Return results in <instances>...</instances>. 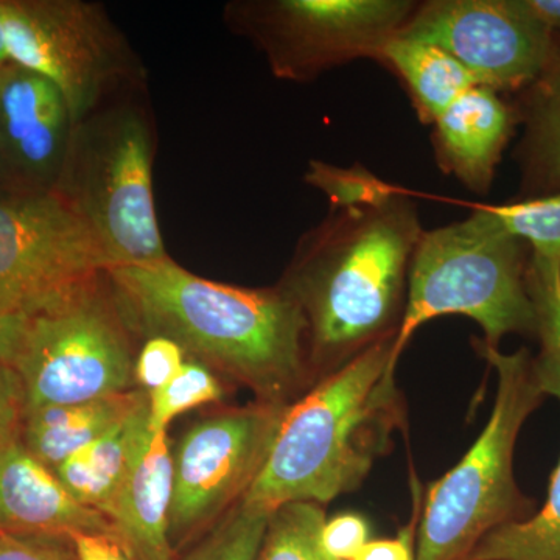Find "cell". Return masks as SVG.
<instances>
[{"instance_id": "1", "label": "cell", "mask_w": 560, "mask_h": 560, "mask_svg": "<svg viewBox=\"0 0 560 560\" xmlns=\"http://www.w3.org/2000/svg\"><path fill=\"white\" fill-rule=\"evenodd\" d=\"M132 334L178 342L200 361L282 401L307 370L308 329L296 300L278 289H242L195 276L172 257L105 271Z\"/></svg>"}, {"instance_id": "2", "label": "cell", "mask_w": 560, "mask_h": 560, "mask_svg": "<svg viewBox=\"0 0 560 560\" xmlns=\"http://www.w3.org/2000/svg\"><path fill=\"white\" fill-rule=\"evenodd\" d=\"M422 232L415 201L397 187L382 200L331 206L301 238L280 287L304 312L315 361L341 366L399 331Z\"/></svg>"}, {"instance_id": "3", "label": "cell", "mask_w": 560, "mask_h": 560, "mask_svg": "<svg viewBox=\"0 0 560 560\" xmlns=\"http://www.w3.org/2000/svg\"><path fill=\"white\" fill-rule=\"evenodd\" d=\"M396 338L368 346L287 407L243 503L270 512L298 501L324 506L363 485L404 419Z\"/></svg>"}, {"instance_id": "4", "label": "cell", "mask_w": 560, "mask_h": 560, "mask_svg": "<svg viewBox=\"0 0 560 560\" xmlns=\"http://www.w3.org/2000/svg\"><path fill=\"white\" fill-rule=\"evenodd\" d=\"M499 377L488 425L451 471L422 499L416 560H466L493 529L530 517L533 500L514 478V451L523 423L547 394L529 349L501 353L477 340Z\"/></svg>"}, {"instance_id": "5", "label": "cell", "mask_w": 560, "mask_h": 560, "mask_svg": "<svg viewBox=\"0 0 560 560\" xmlns=\"http://www.w3.org/2000/svg\"><path fill=\"white\" fill-rule=\"evenodd\" d=\"M528 243L504 230L488 205L466 220L423 231L408 272L407 304L394 345L399 361L422 324L445 315L477 320L489 348L506 335L536 337V315L526 289Z\"/></svg>"}, {"instance_id": "6", "label": "cell", "mask_w": 560, "mask_h": 560, "mask_svg": "<svg viewBox=\"0 0 560 560\" xmlns=\"http://www.w3.org/2000/svg\"><path fill=\"white\" fill-rule=\"evenodd\" d=\"M153 131L132 105L75 125L55 191L90 228L108 268L167 259L153 197Z\"/></svg>"}, {"instance_id": "7", "label": "cell", "mask_w": 560, "mask_h": 560, "mask_svg": "<svg viewBox=\"0 0 560 560\" xmlns=\"http://www.w3.org/2000/svg\"><path fill=\"white\" fill-rule=\"evenodd\" d=\"M132 330L105 272L27 318L13 364L25 411L135 389Z\"/></svg>"}, {"instance_id": "8", "label": "cell", "mask_w": 560, "mask_h": 560, "mask_svg": "<svg viewBox=\"0 0 560 560\" xmlns=\"http://www.w3.org/2000/svg\"><path fill=\"white\" fill-rule=\"evenodd\" d=\"M412 0H261L232 7V21L278 79L311 81L355 60H374L399 35Z\"/></svg>"}, {"instance_id": "9", "label": "cell", "mask_w": 560, "mask_h": 560, "mask_svg": "<svg viewBox=\"0 0 560 560\" xmlns=\"http://www.w3.org/2000/svg\"><path fill=\"white\" fill-rule=\"evenodd\" d=\"M11 65L58 88L73 124L90 117L135 61L105 11L81 0H0Z\"/></svg>"}, {"instance_id": "10", "label": "cell", "mask_w": 560, "mask_h": 560, "mask_svg": "<svg viewBox=\"0 0 560 560\" xmlns=\"http://www.w3.org/2000/svg\"><path fill=\"white\" fill-rule=\"evenodd\" d=\"M289 405L259 400L209 416L183 434L172 452L171 541L176 556L245 499Z\"/></svg>"}, {"instance_id": "11", "label": "cell", "mask_w": 560, "mask_h": 560, "mask_svg": "<svg viewBox=\"0 0 560 560\" xmlns=\"http://www.w3.org/2000/svg\"><path fill=\"white\" fill-rule=\"evenodd\" d=\"M106 270L101 245L60 194L0 197V307L32 318Z\"/></svg>"}, {"instance_id": "12", "label": "cell", "mask_w": 560, "mask_h": 560, "mask_svg": "<svg viewBox=\"0 0 560 560\" xmlns=\"http://www.w3.org/2000/svg\"><path fill=\"white\" fill-rule=\"evenodd\" d=\"M399 35L436 44L477 84L503 95L521 94L539 77L555 39L523 0L419 2Z\"/></svg>"}, {"instance_id": "13", "label": "cell", "mask_w": 560, "mask_h": 560, "mask_svg": "<svg viewBox=\"0 0 560 560\" xmlns=\"http://www.w3.org/2000/svg\"><path fill=\"white\" fill-rule=\"evenodd\" d=\"M73 128L55 84L11 62L0 69V162L18 194L55 190Z\"/></svg>"}, {"instance_id": "14", "label": "cell", "mask_w": 560, "mask_h": 560, "mask_svg": "<svg viewBox=\"0 0 560 560\" xmlns=\"http://www.w3.org/2000/svg\"><path fill=\"white\" fill-rule=\"evenodd\" d=\"M0 533L32 537L113 534L101 511L70 495L55 471L20 440L0 447ZM117 537V536H116Z\"/></svg>"}, {"instance_id": "15", "label": "cell", "mask_w": 560, "mask_h": 560, "mask_svg": "<svg viewBox=\"0 0 560 560\" xmlns=\"http://www.w3.org/2000/svg\"><path fill=\"white\" fill-rule=\"evenodd\" d=\"M518 127L514 103L477 84L433 121L434 160L445 175L455 176L467 189L488 194Z\"/></svg>"}, {"instance_id": "16", "label": "cell", "mask_w": 560, "mask_h": 560, "mask_svg": "<svg viewBox=\"0 0 560 560\" xmlns=\"http://www.w3.org/2000/svg\"><path fill=\"white\" fill-rule=\"evenodd\" d=\"M173 458L167 431L150 434L105 515L135 560H176L171 541Z\"/></svg>"}, {"instance_id": "17", "label": "cell", "mask_w": 560, "mask_h": 560, "mask_svg": "<svg viewBox=\"0 0 560 560\" xmlns=\"http://www.w3.org/2000/svg\"><path fill=\"white\" fill-rule=\"evenodd\" d=\"M523 136L514 151L521 195L541 197L560 190V33L539 77L514 102Z\"/></svg>"}, {"instance_id": "18", "label": "cell", "mask_w": 560, "mask_h": 560, "mask_svg": "<svg viewBox=\"0 0 560 560\" xmlns=\"http://www.w3.org/2000/svg\"><path fill=\"white\" fill-rule=\"evenodd\" d=\"M147 399L145 390L131 389L81 404L25 411L21 442L44 466L55 470L70 455L127 419Z\"/></svg>"}, {"instance_id": "19", "label": "cell", "mask_w": 560, "mask_h": 560, "mask_svg": "<svg viewBox=\"0 0 560 560\" xmlns=\"http://www.w3.org/2000/svg\"><path fill=\"white\" fill-rule=\"evenodd\" d=\"M150 434L147 399L142 407L98 440L62 460L54 470L55 475L73 499L105 515L132 459Z\"/></svg>"}, {"instance_id": "20", "label": "cell", "mask_w": 560, "mask_h": 560, "mask_svg": "<svg viewBox=\"0 0 560 560\" xmlns=\"http://www.w3.org/2000/svg\"><path fill=\"white\" fill-rule=\"evenodd\" d=\"M377 62L396 73L422 124L433 121L477 81L451 54L429 40L396 35Z\"/></svg>"}, {"instance_id": "21", "label": "cell", "mask_w": 560, "mask_h": 560, "mask_svg": "<svg viewBox=\"0 0 560 560\" xmlns=\"http://www.w3.org/2000/svg\"><path fill=\"white\" fill-rule=\"evenodd\" d=\"M534 366L544 393L560 401V360L540 350ZM466 560H560V459L544 508L493 529Z\"/></svg>"}, {"instance_id": "22", "label": "cell", "mask_w": 560, "mask_h": 560, "mask_svg": "<svg viewBox=\"0 0 560 560\" xmlns=\"http://www.w3.org/2000/svg\"><path fill=\"white\" fill-rule=\"evenodd\" d=\"M271 514L241 501L176 560H257Z\"/></svg>"}, {"instance_id": "23", "label": "cell", "mask_w": 560, "mask_h": 560, "mask_svg": "<svg viewBox=\"0 0 560 560\" xmlns=\"http://www.w3.org/2000/svg\"><path fill=\"white\" fill-rule=\"evenodd\" d=\"M324 522L326 512L320 504H283L272 511L257 560H335L320 545Z\"/></svg>"}, {"instance_id": "24", "label": "cell", "mask_w": 560, "mask_h": 560, "mask_svg": "<svg viewBox=\"0 0 560 560\" xmlns=\"http://www.w3.org/2000/svg\"><path fill=\"white\" fill-rule=\"evenodd\" d=\"M224 389L215 372L187 359L178 374L167 385L149 394V429L151 434L167 431L172 420L202 405L215 404Z\"/></svg>"}, {"instance_id": "25", "label": "cell", "mask_w": 560, "mask_h": 560, "mask_svg": "<svg viewBox=\"0 0 560 560\" xmlns=\"http://www.w3.org/2000/svg\"><path fill=\"white\" fill-rule=\"evenodd\" d=\"M488 208L504 230L528 243L530 253L560 260V190Z\"/></svg>"}, {"instance_id": "26", "label": "cell", "mask_w": 560, "mask_h": 560, "mask_svg": "<svg viewBox=\"0 0 560 560\" xmlns=\"http://www.w3.org/2000/svg\"><path fill=\"white\" fill-rule=\"evenodd\" d=\"M526 289L536 315L541 350L560 360V260L530 253Z\"/></svg>"}, {"instance_id": "27", "label": "cell", "mask_w": 560, "mask_h": 560, "mask_svg": "<svg viewBox=\"0 0 560 560\" xmlns=\"http://www.w3.org/2000/svg\"><path fill=\"white\" fill-rule=\"evenodd\" d=\"M305 180L326 194L330 206H355L377 201L397 189L361 165L335 167L320 161L311 162Z\"/></svg>"}, {"instance_id": "28", "label": "cell", "mask_w": 560, "mask_h": 560, "mask_svg": "<svg viewBox=\"0 0 560 560\" xmlns=\"http://www.w3.org/2000/svg\"><path fill=\"white\" fill-rule=\"evenodd\" d=\"M187 361L178 342L165 337L147 338L135 361V385L147 394L162 388Z\"/></svg>"}, {"instance_id": "29", "label": "cell", "mask_w": 560, "mask_h": 560, "mask_svg": "<svg viewBox=\"0 0 560 560\" xmlns=\"http://www.w3.org/2000/svg\"><path fill=\"white\" fill-rule=\"evenodd\" d=\"M370 541V525L366 518L353 512L335 515L324 522L320 545L335 560H353L361 548Z\"/></svg>"}, {"instance_id": "30", "label": "cell", "mask_w": 560, "mask_h": 560, "mask_svg": "<svg viewBox=\"0 0 560 560\" xmlns=\"http://www.w3.org/2000/svg\"><path fill=\"white\" fill-rule=\"evenodd\" d=\"M0 560H77V556L70 537L0 533Z\"/></svg>"}, {"instance_id": "31", "label": "cell", "mask_w": 560, "mask_h": 560, "mask_svg": "<svg viewBox=\"0 0 560 560\" xmlns=\"http://www.w3.org/2000/svg\"><path fill=\"white\" fill-rule=\"evenodd\" d=\"M25 401L13 364L0 360V447L20 440Z\"/></svg>"}, {"instance_id": "32", "label": "cell", "mask_w": 560, "mask_h": 560, "mask_svg": "<svg viewBox=\"0 0 560 560\" xmlns=\"http://www.w3.org/2000/svg\"><path fill=\"white\" fill-rule=\"evenodd\" d=\"M415 515L407 528L400 530L394 539L370 540L353 560H416L415 541L418 534L422 499L419 486L415 482Z\"/></svg>"}, {"instance_id": "33", "label": "cell", "mask_w": 560, "mask_h": 560, "mask_svg": "<svg viewBox=\"0 0 560 560\" xmlns=\"http://www.w3.org/2000/svg\"><path fill=\"white\" fill-rule=\"evenodd\" d=\"M77 560H135L113 534H73L70 536Z\"/></svg>"}, {"instance_id": "34", "label": "cell", "mask_w": 560, "mask_h": 560, "mask_svg": "<svg viewBox=\"0 0 560 560\" xmlns=\"http://www.w3.org/2000/svg\"><path fill=\"white\" fill-rule=\"evenodd\" d=\"M25 327L27 318L0 307V360L9 363L13 361L24 337Z\"/></svg>"}, {"instance_id": "35", "label": "cell", "mask_w": 560, "mask_h": 560, "mask_svg": "<svg viewBox=\"0 0 560 560\" xmlns=\"http://www.w3.org/2000/svg\"><path fill=\"white\" fill-rule=\"evenodd\" d=\"M526 9L547 25L552 33H560V0H523Z\"/></svg>"}, {"instance_id": "36", "label": "cell", "mask_w": 560, "mask_h": 560, "mask_svg": "<svg viewBox=\"0 0 560 560\" xmlns=\"http://www.w3.org/2000/svg\"><path fill=\"white\" fill-rule=\"evenodd\" d=\"M10 65L9 49H7L5 25H3L2 10H0V69Z\"/></svg>"}, {"instance_id": "37", "label": "cell", "mask_w": 560, "mask_h": 560, "mask_svg": "<svg viewBox=\"0 0 560 560\" xmlns=\"http://www.w3.org/2000/svg\"><path fill=\"white\" fill-rule=\"evenodd\" d=\"M10 194H18V191L11 186L9 175H7L5 168H3L2 162H0V197Z\"/></svg>"}]
</instances>
